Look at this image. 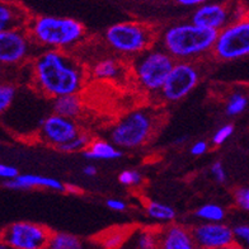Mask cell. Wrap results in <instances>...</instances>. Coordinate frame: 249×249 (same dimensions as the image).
Returning a JSON list of instances; mask_svg holds the SVG:
<instances>
[{"mask_svg":"<svg viewBox=\"0 0 249 249\" xmlns=\"http://www.w3.org/2000/svg\"><path fill=\"white\" fill-rule=\"evenodd\" d=\"M93 139L90 138V135L86 134V132H80V134L74 138L72 140H70L69 142H66L65 145L60 146L59 150L65 151V153H78V151H84L88 145L90 144V141Z\"/></svg>","mask_w":249,"mask_h":249,"instance_id":"cell-26","label":"cell"},{"mask_svg":"<svg viewBox=\"0 0 249 249\" xmlns=\"http://www.w3.org/2000/svg\"><path fill=\"white\" fill-rule=\"evenodd\" d=\"M17 95V88L10 83H0V115H3L13 105Z\"/></svg>","mask_w":249,"mask_h":249,"instance_id":"cell-25","label":"cell"},{"mask_svg":"<svg viewBox=\"0 0 249 249\" xmlns=\"http://www.w3.org/2000/svg\"><path fill=\"white\" fill-rule=\"evenodd\" d=\"M46 249H83V242L69 233H53Z\"/></svg>","mask_w":249,"mask_h":249,"instance_id":"cell-22","label":"cell"},{"mask_svg":"<svg viewBox=\"0 0 249 249\" xmlns=\"http://www.w3.org/2000/svg\"><path fill=\"white\" fill-rule=\"evenodd\" d=\"M5 186L12 190H33V188H42L51 190L56 192H64L66 186L59 179L39 174H18L13 180L5 182Z\"/></svg>","mask_w":249,"mask_h":249,"instance_id":"cell-16","label":"cell"},{"mask_svg":"<svg viewBox=\"0 0 249 249\" xmlns=\"http://www.w3.org/2000/svg\"><path fill=\"white\" fill-rule=\"evenodd\" d=\"M126 239H127L126 231L122 229H116L105 234V236L102 238L101 244L103 249H118Z\"/></svg>","mask_w":249,"mask_h":249,"instance_id":"cell-27","label":"cell"},{"mask_svg":"<svg viewBox=\"0 0 249 249\" xmlns=\"http://www.w3.org/2000/svg\"><path fill=\"white\" fill-rule=\"evenodd\" d=\"M53 233L41 224L18 221L1 231L0 240L14 249H46Z\"/></svg>","mask_w":249,"mask_h":249,"instance_id":"cell-9","label":"cell"},{"mask_svg":"<svg viewBox=\"0 0 249 249\" xmlns=\"http://www.w3.org/2000/svg\"><path fill=\"white\" fill-rule=\"evenodd\" d=\"M234 202L240 210H249V190L248 187H239L234 191Z\"/></svg>","mask_w":249,"mask_h":249,"instance_id":"cell-31","label":"cell"},{"mask_svg":"<svg viewBox=\"0 0 249 249\" xmlns=\"http://www.w3.org/2000/svg\"><path fill=\"white\" fill-rule=\"evenodd\" d=\"M155 127V115L150 109H135L112 126L109 139L120 150H135L148 142Z\"/></svg>","mask_w":249,"mask_h":249,"instance_id":"cell-5","label":"cell"},{"mask_svg":"<svg viewBox=\"0 0 249 249\" xmlns=\"http://www.w3.org/2000/svg\"><path fill=\"white\" fill-rule=\"evenodd\" d=\"M200 79L201 72L196 62L176 61L158 94L161 101L174 103L186 98L198 86Z\"/></svg>","mask_w":249,"mask_h":249,"instance_id":"cell-8","label":"cell"},{"mask_svg":"<svg viewBox=\"0 0 249 249\" xmlns=\"http://www.w3.org/2000/svg\"><path fill=\"white\" fill-rule=\"evenodd\" d=\"M80 134L75 120L61 117L55 113L39 121V138L43 142L59 149Z\"/></svg>","mask_w":249,"mask_h":249,"instance_id":"cell-12","label":"cell"},{"mask_svg":"<svg viewBox=\"0 0 249 249\" xmlns=\"http://www.w3.org/2000/svg\"><path fill=\"white\" fill-rule=\"evenodd\" d=\"M217 32L191 22L168 26L159 36V45L174 61L195 62L213 51Z\"/></svg>","mask_w":249,"mask_h":249,"instance_id":"cell-3","label":"cell"},{"mask_svg":"<svg viewBox=\"0 0 249 249\" xmlns=\"http://www.w3.org/2000/svg\"><path fill=\"white\" fill-rule=\"evenodd\" d=\"M107 207H108L109 210L112 211H118V213H122V211H124L126 209H127V205H126V202L122 200H120V198H109V200H107Z\"/></svg>","mask_w":249,"mask_h":249,"instance_id":"cell-35","label":"cell"},{"mask_svg":"<svg viewBox=\"0 0 249 249\" xmlns=\"http://www.w3.org/2000/svg\"><path fill=\"white\" fill-rule=\"evenodd\" d=\"M211 53L221 61H234L248 56L249 20L244 18L219 31Z\"/></svg>","mask_w":249,"mask_h":249,"instance_id":"cell-7","label":"cell"},{"mask_svg":"<svg viewBox=\"0 0 249 249\" xmlns=\"http://www.w3.org/2000/svg\"><path fill=\"white\" fill-rule=\"evenodd\" d=\"M31 13L23 5L0 1V33L14 30H26Z\"/></svg>","mask_w":249,"mask_h":249,"instance_id":"cell-15","label":"cell"},{"mask_svg":"<svg viewBox=\"0 0 249 249\" xmlns=\"http://www.w3.org/2000/svg\"><path fill=\"white\" fill-rule=\"evenodd\" d=\"M83 173L88 176V177H94L95 174H97V167H94L93 164H88L87 167H84L83 169Z\"/></svg>","mask_w":249,"mask_h":249,"instance_id":"cell-37","label":"cell"},{"mask_svg":"<svg viewBox=\"0 0 249 249\" xmlns=\"http://www.w3.org/2000/svg\"><path fill=\"white\" fill-rule=\"evenodd\" d=\"M191 234L198 249H220L234 243L231 226L224 223H202L194 226Z\"/></svg>","mask_w":249,"mask_h":249,"instance_id":"cell-13","label":"cell"},{"mask_svg":"<svg viewBox=\"0 0 249 249\" xmlns=\"http://www.w3.org/2000/svg\"><path fill=\"white\" fill-rule=\"evenodd\" d=\"M37 47L26 30H14L0 33V64L18 65L35 57Z\"/></svg>","mask_w":249,"mask_h":249,"instance_id":"cell-10","label":"cell"},{"mask_svg":"<svg viewBox=\"0 0 249 249\" xmlns=\"http://www.w3.org/2000/svg\"><path fill=\"white\" fill-rule=\"evenodd\" d=\"M135 246L136 249H157L158 233L154 230H139L135 234Z\"/></svg>","mask_w":249,"mask_h":249,"instance_id":"cell-24","label":"cell"},{"mask_svg":"<svg viewBox=\"0 0 249 249\" xmlns=\"http://www.w3.org/2000/svg\"><path fill=\"white\" fill-rule=\"evenodd\" d=\"M87 71L69 53L42 50L32 60L33 87L49 98L79 94Z\"/></svg>","mask_w":249,"mask_h":249,"instance_id":"cell-1","label":"cell"},{"mask_svg":"<svg viewBox=\"0 0 249 249\" xmlns=\"http://www.w3.org/2000/svg\"><path fill=\"white\" fill-rule=\"evenodd\" d=\"M240 19L244 18L238 16V8L224 3H202L191 16L192 24L216 32Z\"/></svg>","mask_w":249,"mask_h":249,"instance_id":"cell-11","label":"cell"},{"mask_svg":"<svg viewBox=\"0 0 249 249\" xmlns=\"http://www.w3.org/2000/svg\"><path fill=\"white\" fill-rule=\"evenodd\" d=\"M207 150H209V144L203 140L196 141V142L191 146V154L194 155V157H201V155L206 154Z\"/></svg>","mask_w":249,"mask_h":249,"instance_id":"cell-34","label":"cell"},{"mask_svg":"<svg viewBox=\"0 0 249 249\" xmlns=\"http://www.w3.org/2000/svg\"><path fill=\"white\" fill-rule=\"evenodd\" d=\"M220 249H244V248H242V247H240V246H238V244L233 243V244H230V246L224 247V248H220Z\"/></svg>","mask_w":249,"mask_h":249,"instance_id":"cell-38","label":"cell"},{"mask_svg":"<svg viewBox=\"0 0 249 249\" xmlns=\"http://www.w3.org/2000/svg\"><path fill=\"white\" fill-rule=\"evenodd\" d=\"M158 39L154 27L138 20H124L109 26L105 32L107 46L115 53L139 56L153 47Z\"/></svg>","mask_w":249,"mask_h":249,"instance_id":"cell-4","label":"cell"},{"mask_svg":"<svg viewBox=\"0 0 249 249\" xmlns=\"http://www.w3.org/2000/svg\"><path fill=\"white\" fill-rule=\"evenodd\" d=\"M211 176L213 177V179L219 182V183H225L226 179H228V176H226V172L224 169V165L220 161H215V163L211 165Z\"/></svg>","mask_w":249,"mask_h":249,"instance_id":"cell-32","label":"cell"},{"mask_svg":"<svg viewBox=\"0 0 249 249\" xmlns=\"http://www.w3.org/2000/svg\"><path fill=\"white\" fill-rule=\"evenodd\" d=\"M0 249H14V248H12V247H9L8 244H5V243H3L1 240H0Z\"/></svg>","mask_w":249,"mask_h":249,"instance_id":"cell-39","label":"cell"},{"mask_svg":"<svg viewBox=\"0 0 249 249\" xmlns=\"http://www.w3.org/2000/svg\"><path fill=\"white\" fill-rule=\"evenodd\" d=\"M19 174L18 169L14 165H9V164L0 163V178L4 180H13L14 178Z\"/></svg>","mask_w":249,"mask_h":249,"instance_id":"cell-33","label":"cell"},{"mask_svg":"<svg viewBox=\"0 0 249 249\" xmlns=\"http://www.w3.org/2000/svg\"><path fill=\"white\" fill-rule=\"evenodd\" d=\"M145 211L150 219L158 223H172L177 217V213L173 207L158 201H149L145 206Z\"/></svg>","mask_w":249,"mask_h":249,"instance_id":"cell-20","label":"cell"},{"mask_svg":"<svg viewBox=\"0 0 249 249\" xmlns=\"http://www.w3.org/2000/svg\"><path fill=\"white\" fill-rule=\"evenodd\" d=\"M27 33L37 47L68 53L86 38V26L70 17L41 16L31 17L26 27Z\"/></svg>","mask_w":249,"mask_h":249,"instance_id":"cell-2","label":"cell"},{"mask_svg":"<svg viewBox=\"0 0 249 249\" xmlns=\"http://www.w3.org/2000/svg\"><path fill=\"white\" fill-rule=\"evenodd\" d=\"M202 3V0H178V4L183 7H198Z\"/></svg>","mask_w":249,"mask_h":249,"instance_id":"cell-36","label":"cell"},{"mask_svg":"<svg viewBox=\"0 0 249 249\" xmlns=\"http://www.w3.org/2000/svg\"><path fill=\"white\" fill-rule=\"evenodd\" d=\"M118 180L124 186L135 187L141 184V182H142V176L138 171L126 169V171H122L121 173L118 174Z\"/></svg>","mask_w":249,"mask_h":249,"instance_id":"cell-29","label":"cell"},{"mask_svg":"<svg viewBox=\"0 0 249 249\" xmlns=\"http://www.w3.org/2000/svg\"><path fill=\"white\" fill-rule=\"evenodd\" d=\"M122 72H124V66L117 59L113 57L98 60L90 70L93 78L99 80H117L122 76Z\"/></svg>","mask_w":249,"mask_h":249,"instance_id":"cell-19","label":"cell"},{"mask_svg":"<svg viewBox=\"0 0 249 249\" xmlns=\"http://www.w3.org/2000/svg\"><path fill=\"white\" fill-rule=\"evenodd\" d=\"M157 249H198L191 229L180 224H171L158 233Z\"/></svg>","mask_w":249,"mask_h":249,"instance_id":"cell-14","label":"cell"},{"mask_svg":"<svg viewBox=\"0 0 249 249\" xmlns=\"http://www.w3.org/2000/svg\"><path fill=\"white\" fill-rule=\"evenodd\" d=\"M83 154L90 160H113L122 157V150L116 148L109 141L93 139Z\"/></svg>","mask_w":249,"mask_h":249,"instance_id":"cell-17","label":"cell"},{"mask_svg":"<svg viewBox=\"0 0 249 249\" xmlns=\"http://www.w3.org/2000/svg\"><path fill=\"white\" fill-rule=\"evenodd\" d=\"M231 233H233L234 243L240 246L242 248H246L249 243V225L248 224H238V225L231 228Z\"/></svg>","mask_w":249,"mask_h":249,"instance_id":"cell-28","label":"cell"},{"mask_svg":"<svg viewBox=\"0 0 249 249\" xmlns=\"http://www.w3.org/2000/svg\"><path fill=\"white\" fill-rule=\"evenodd\" d=\"M248 108V94L243 89H236L226 101L225 112L230 117L239 116Z\"/></svg>","mask_w":249,"mask_h":249,"instance_id":"cell-23","label":"cell"},{"mask_svg":"<svg viewBox=\"0 0 249 249\" xmlns=\"http://www.w3.org/2000/svg\"><path fill=\"white\" fill-rule=\"evenodd\" d=\"M234 134V124H225L217 130L213 136V144L215 146H220L223 145L226 140H229L231 138V135Z\"/></svg>","mask_w":249,"mask_h":249,"instance_id":"cell-30","label":"cell"},{"mask_svg":"<svg viewBox=\"0 0 249 249\" xmlns=\"http://www.w3.org/2000/svg\"><path fill=\"white\" fill-rule=\"evenodd\" d=\"M53 109L55 115L75 120L83 111V101L79 94L64 95L53 99Z\"/></svg>","mask_w":249,"mask_h":249,"instance_id":"cell-18","label":"cell"},{"mask_svg":"<svg viewBox=\"0 0 249 249\" xmlns=\"http://www.w3.org/2000/svg\"><path fill=\"white\" fill-rule=\"evenodd\" d=\"M174 60L163 49L154 45L136 56L132 71L136 86L146 93H159L174 65Z\"/></svg>","mask_w":249,"mask_h":249,"instance_id":"cell-6","label":"cell"},{"mask_svg":"<svg viewBox=\"0 0 249 249\" xmlns=\"http://www.w3.org/2000/svg\"><path fill=\"white\" fill-rule=\"evenodd\" d=\"M195 216L203 223H223L226 213L217 203H205L195 211Z\"/></svg>","mask_w":249,"mask_h":249,"instance_id":"cell-21","label":"cell"}]
</instances>
